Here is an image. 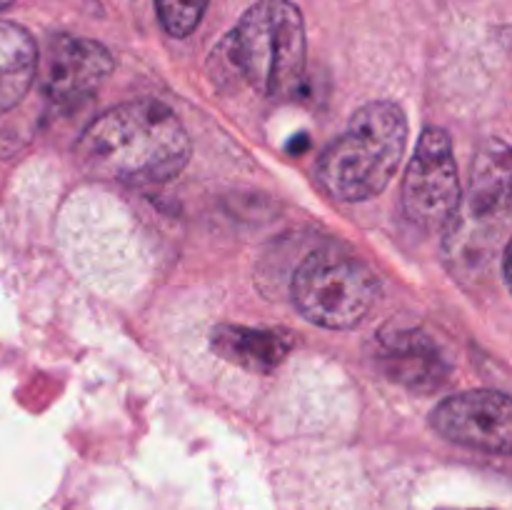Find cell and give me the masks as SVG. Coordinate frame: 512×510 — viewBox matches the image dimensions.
<instances>
[{
	"mask_svg": "<svg viewBox=\"0 0 512 510\" xmlns=\"http://www.w3.org/2000/svg\"><path fill=\"white\" fill-rule=\"evenodd\" d=\"M73 155L90 178L148 188L168 183L188 165L190 138L168 105L133 100L95 118Z\"/></svg>",
	"mask_w": 512,
	"mask_h": 510,
	"instance_id": "6da1fadb",
	"label": "cell"
},
{
	"mask_svg": "<svg viewBox=\"0 0 512 510\" xmlns=\"http://www.w3.org/2000/svg\"><path fill=\"white\" fill-rule=\"evenodd\" d=\"M305 20L293 0H258L210 53V80L223 90L250 88L290 98L305 78Z\"/></svg>",
	"mask_w": 512,
	"mask_h": 510,
	"instance_id": "7a4b0ae2",
	"label": "cell"
},
{
	"mask_svg": "<svg viewBox=\"0 0 512 510\" xmlns=\"http://www.w3.org/2000/svg\"><path fill=\"white\" fill-rule=\"evenodd\" d=\"M408 145V118L390 100L363 105L318 160V180L333 198L360 203L383 193Z\"/></svg>",
	"mask_w": 512,
	"mask_h": 510,
	"instance_id": "3957f363",
	"label": "cell"
},
{
	"mask_svg": "<svg viewBox=\"0 0 512 510\" xmlns=\"http://www.w3.org/2000/svg\"><path fill=\"white\" fill-rule=\"evenodd\" d=\"M510 150L490 140L473 165L468 193L445 228V260L455 275H478L508 245ZM500 255V253H498Z\"/></svg>",
	"mask_w": 512,
	"mask_h": 510,
	"instance_id": "277c9868",
	"label": "cell"
},
{
	"mask_svg": "<svg viewBox=\"0 0 512 510\" xmlns=\"http://www.w3.org/2000/svg\"><path fill=\"white\" fill-rule=\"evenodd\" d=\"M295 308L328 330L355 328L378 298V278L363 260L338 250H315L295 270Z\"/></svg>",
	"mask_w": 512,
	"mask_h": 510,
	"instance_id": "5b68a950",
	"label": "cell"
},
{
	"mask_svg": "<svg viewBox=\"0 0 512 510\" xmlns=\"http://www.w3.org/2000/svg\"><path fill=\"white\" fill-rule=\"evenodd\" d=\"M460 198L453 143L443 128H425L403 180L405 218L420 230H445Z\"/></svg>",
	"mask_w": 512,
	"mask_h": 510,
	"instance_id": "8992f818",
	"label": "cell"
},
{
	"mask_svg": "<svg viewBox=\"0 0 512 510\" xmlns=\"http://www.w3.org/2000/svg\"><path fill=\"white\" fill-rule=\"evenodd\" d=\"M443 438L483 453L508 455L512 450V400L500 390H468L450 395L430 415Z\"/></svg>",
	"mask_w": 512,
	"mask_h": 510,
	"instance_id": "52a82bcc",
	"label": "cell"
},
{
	"mask_svg": "<svg viewBox=\"0 0 512 510\" xmlns=\"http://www.w3.org/2000/svg\"><path fill=\"white\" fill-rule=\"evenodd\" d=\"M113 73L105 45L78 35H53L43 55V93L58 110H73L90 98Z\"/></svg>",
	"mask_w": 512,
	"mask_h": 510,
	"instance_id": "ba28073f",
	"label": "cell"
},
{
	"mask_svg": "<svg viewBox=\"0 0 512 510\" xmlns=\"http://www.w3.org/2000/svg\"><path fill=\"white\" fill-rule=\"evenodd\" d=\"M375 363L385 375L415 393L438 390L448 380L450 360L438 340L423 328L388 325L375 338Z\"/></svg>",
	"mask_w": 512,
	"mask_h": 510,
	"instance_id": "9c48e42d",
	"label": "cell"
},
{
	"mask_svg": "<svg viewBox=\"0 0 512 510\" xmlns=\"http://www.w3.org/2000/svg\"><path fill=\"white\" fill-rule=\"evenodd\" d=\"M210 348L238 368L273 373L293 350V338L285 330L223 323L210 330Z\"/></svg>",
	"mask_w": 512,
	"mask_h": 510,
	"instance_id": "30bf717a",
	"label": "cell"
},
{
	"mask_svg": "<svg viewBox=\"0 0 512 510\" xmlns=\"http://www.w3.org/2000/svg\"><path fill=\"white\" fill-rule=\"evenodd\" d=\"M38 70V45L18 23L0 20V113L15 108Z\"/></svg>",
	"mask_w": 512,
	"mask_h": 510,
	"instance_id": "8fae6325",
	"label": "cell"
},
{
	"mask_svg": "<svg viewBox=\"0 0 512 510\" xmlns=\"http://www.w3.org/2000/svg\"><path fill=\"white\" fill-rule=\"evenodd\" d=\"M208 3L210 0H155V8L165 33L173 38H185L200 25Z\"/></svg>",
	"mask_w": 512,
	"mask_h": 510,
	"instance_id": "7c38bea8",
	"label": "cell"
},
{
	"mask_svg": "<svg viewBox=\"0 0 512 510\" xmlns=\"http://www.w3.org/2000/svg\"><path fill=\"white\" fill-rule=\"evenodd\" d=\"M10 3H13V0H0V10H5V8H8Z\"/></svg>",
	"mask_w": 512,
	"mask_h": 510,
	"instance_id": "4fadbf2b",
	"label": "cell"
}]
</instances>
